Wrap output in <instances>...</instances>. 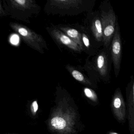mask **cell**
Masks as SVG:
<instances>
[{"instance_id": "6da1fadb", "label": "cell", "mask_w": 134, "mask_h": 134, "mask_svg": "<svg viewBox=\"0 0 134 134\" xmlns=\"http://www.w3.org/2000/svg\"><path fill=\"white\" fill-rule=\"evenodd\" d=\"M3 7L8 16L17 21L30 24L41 10L34 0H3Z\"/></svg>"}, {"instance_id": "7a4b0ae2", "label": "cell", "mask_w": 134, "mask_h": 134, "mask_svg": "<svg viewBox=\"0 0 134 134\" xmlns=\"http://www.w3.org/2000/svg\"><path fill=\"white\" fill-rule=\"evenodd\" d=\"M9 25L30 48L41 54H44L45 50H48L47 43L43 36L29 27L17 22L10 23Z\"/></svg>"}, {"instance_id": "3957f363", "label": "cell", "mask_w": 134, "mask_h": 134, "mask_svg": "<svg viewBox=\"0 0 134 134\" xmlns=\"http://www.w3.org/2000/svg\"><path fill=\"white\" fill-rule=\"evenodd\" d=\"M85 2L80 0H48L44 10L47 14L73 13L74 11L83 10Z\"/></svg>"}, {"instance_id": "277c9868", "label": "cell", "mask_w": 134, "mask_h": 134, "mask_svg": "<svg viewBox=\"0 0 134 134\" xmlns=\"http://www.w3.org/2000/svg\"><path fill=\"white\" fill-rule=\"evenodd\" d=\"M100 19L102 28V41L104 46L107 48L110 44L115 32L116 16L114 11L111 9L107 12H103Z\"/></svg>"}, {"instance_id": "5b68a950", "label": "cell", "mask_w": 134, "mask_h": 134, "mask_svg": "<svg viewBox=\"0 0 134 134\" xmlns=\"http://www.w3.org/2000/svg\"><path fill=\"white\" fill-rule=\"evenodd\" d=\"M111 54L116 76L119 74L122 58V41L118 23L116 24L115 32L112 40Z\"/></svg>"}, {"instance_id": "8992f818", "label": "cell", "mask_w": 134, "mask_h": 134, "mask_svg": "<svg viewBox=\"0 0 134 134\" xmlns=\"http://www.w3.org/2000/svg\"><path fill=\"white\" fill-rule=\"evenodd\" d=\"M47 32L54 41L77 52L82 51L80 47L56 26H51L46 28Z\"/></svg>"}, {"instance_id": "52a82bcc", "label": "cell", "mask_w": 134, "mask_h": 134, "mask_svg": "<svg viewBox=\"0 0 134 134\" xmlns=\"http://www.w3.org/2000/svg\"><path fill=\"white\" fill-rule=\"evenodd\" d=\"M56 27L77 44L81 50L83 49L84 45L82 42L81 34L77 30L70 27L61 26Z\"/></svg>"}, {"instance_id": "ba28073f", "label": "cell", "mask_w": 134, "mask_h": 134, "mask_svg": "<svg viewBox=\"0 0 134 134\" xmlns=\"http://www.w3.org/2000/svg\"><path fill=\"white\" fill-rule=\"evenodd\" d=\"M96 63L97 70L101 76H105L109 74L108 59L105 52H102L98 55Z\"/></svg>"}, {"instance_id": "9c48e42d", "label": "cell", "mask_w": 134, "mask_h": 134, "mask_svg": "<svg viewBox=\"0 0 134 134\" xmlns=\"http://www.w3.org/2000/svg\"><path fill=\"white\" fill-rule=\"evenodd\" d=\"M91 30L94 37L98 42L102 41V28L101 19L99 18H94L92 23Z\"/></svg>"}, {"instance_id": "30bf717a", "label": "cell", "mask_w": 134, "mask_h": 134, "mask_svg": "<svg viewBox=\"0 0 134 134\" xmlns=\"http://www.w3.org/2000/svg\"><path fill=\"white\" fill-rule=\"evenodd\" d=\"M66 68L73 77L77 80L80 82H84L86 81L84 75L80 72L77 70L72 66L69 65H67Z\"/></svg>"}, {"instance_id": "8fae6325", "label": "cell", "mask_w": 134, "mask_h": 134, "mask_svg": "<svg viewBox=\"0 0 134 134\" xmlns=\"http://www.w3.org/2000/svg\"><path fill=\"white\" fill-rule=\"evenodd\" d=\"M51 124L55 129L59 130L63 129L66 126L65 120L62 118H54L51 120Z\"/></svg>"}, {"instance_id": "7c38bea8", "label": "cell", "mask_w": 134, "mask_h": 134, "mask_svg": "<svg viewBox=\"0 0 134 134\" xmlns=\"http://www.w3.org/2000/svg\"><path fill=\"white\" fill-rule=\"evenodd\" d=\"M81 37L83 45L87 48H89L90 46V41L87 36L85 34L83 33L81 34Z\"/></svg>"}, {"instance_id": "4fadbf2b", "label": "cell", "mask_w": 134, "mask_h": 134, "mask_svg": "<svg viewBox=\"0 0 134 134\" xmlns=\"http://www.w3.org/2000/svg\"><path fill=\"white\" fill-rule=\"evenodd\" d=\"M8 16L3 7V1L0 0V18H4Z\"/></svg>"}, {"instance_id": "5bb4252c", "label": "cell", "mask_w": 134, "mask_h": 134, "mask_svg": "<svg viewBox=\"0 0 134 134\" xmlns=\"http://www.w3.org/2000/svg\"><path fill=\"white\" fill-rule=\"evenodd\" d=\"M114 104V106L115 108H119L120 107L121 104L120 99L119 98H116L115 99Z\"/></svg>"}, {"instance_id": "9a60e30c", "label": "cell", "mask_w": 134, "mask_h": 134, "mask_svg": "<svg viewBox=\"0 0 134 134\" xmlns=\"http://www.w3.org/2000/svg\"><path fill=\"white\" fill-rule=\"evenodd\" d=\"M85 93L87 97L91 98L92 96V92L91 89L89 88H85L84 89Z\"/></svg>"}, {"instance_id": "2e32d148", "label": "cell", "mask_w": 134, "mask_h": 134, "mask_svg": "<svg viewBox=\"0 0 134 134\" xmlns=\"http://www.w3.org/2000/svg\"><path fill=\"white\" fill-rule=\"evenodd\" d=\"M32 107H33L34 111V113H36L38 109V104L36 101H34L32 103Z\"/></svg>"}, {"instance_id": "e0dca14e", "label": "cell", "mask_w": 134, "mask_h": 134, "mask_svg": "<svg viewBox=\"0 0 134 134\" xmlns=\"http://www.w3.org/2000/svg\"><path fill=\"white\" fill-rule=\"evenodd\" d=\"M112 134H118L117 133H113Z\"/></svg>"}]
</instances>
